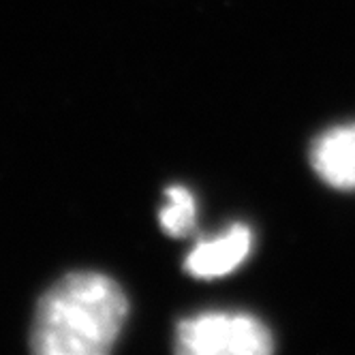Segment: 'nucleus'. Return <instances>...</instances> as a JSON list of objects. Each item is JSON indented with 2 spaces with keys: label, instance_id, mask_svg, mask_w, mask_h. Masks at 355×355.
<instances>
[{
  "label": "nucleus",
  "instance_id": "f257e3e1",
  "mask_svg": "<svg viewBox=\"0 0 355 355\" xmlns=\"http://www.w3.org/2000/svg\"><path fill=\"white\" fill-rule=\"evenodd\" d=\"M129 317V297L101 272H71L49 287L31 329L41 355H103L114 349Z\"/></svg>",
  "mask_w": 355,
  "mask_h": 355
},
{
  "label": "nucleus",
  "instance_id": "f03ea898",
  "mask_svg": "<svg viewBox=\"0 0 355 355\" xmlns=\"http://www.w3.org/2000/svg\"><path fill=\"white\" fill-rule=\"evenodd\" d=\"M173 349L182 355H268L274 336L246 313H201L178 323Z\"/></svg>",
  "mask_w": 355,
  "mask_h": 355
},
{
  "label": "nucleus",
  "instance_id": "7ed1b4c3",
  "mask_svg": "<svg viewBox=\"0 0 355 355\" xmlns=\"http://www.w3.org/2000/svg\"><path fill=\"white\" fill-rule=\"evenodd\" d=\"M252 248V232L244 223H234L230 230L212 240L199 242L184 259V270L193 278L214 281L240 268Z\"/></svg>",
  "mask_w": 355,
  "mask_h": 355
},
{
  "label": "nucleus",
  "instance_id": "20e7f679",
  "mask_svg": "<svg viewBox=\"0 0 355 355\" xmlns=\"http://www.w3.org/2000/svg\"><path fill=\"white\" fill-rule=\"evenodd\" d=\"M311 167L336 191H355V122L323 131L311 146Z\"/></svg>",
  "mask_w": 355,
  "mask_h": 355
},
{
  "label": "nucleus",
  "instance_id": "39448f33",
  "mask_svg": "<svg viewBox=\"0 0 355 355\" xmlns=\"http://www.w3.org/2000/svg\"><path fill=\"white\" fill-rule=\"evenodd\" d=\"M197 206L195 197L187 187H169L165 191V204L159 210L161 230L171 238H184L195 230Z\"/></svg>",
  "mask_w": 355,
  "mask_h": 355
}]
</instances>
